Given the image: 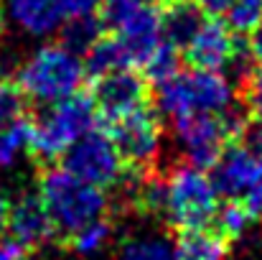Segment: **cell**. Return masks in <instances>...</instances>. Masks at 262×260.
I'll return each instance as SVG.
<instances>
[{
  "mask_svg": "<svg viewBox=\"0 0 262 260\" xmlns=\"http://www.w3.org/2000/svg\"><path fill=\"white\" fill-rule=\"evenodd\" d=\"M211 181L219 196L242 202L257 214L262 204V156L250 151L245 143L237 138L227 143L211 166Z\"/></svg>",
  "mask_w": 262,
  "mask_h": 260,
  "instance_id": "ba28073f",
  "label": "cell"
},
{
  "mask_svg": "<svg viewBox=\"0 0 262 260\" xmlns=\"http://www.w3.org/2000/svg\"><path fill=\"white\" fill-rule=\"evenodd\" d=\"M237 87L227 72L191 69L156 85V105L171 123L186 115H229L234 112Z\"/></svg>",
  "mask_w": 262,
  "mask_h": 260,
  "instance_id": "6da1fadb",
  "label": "cell"
},
{
  "mask_svg": "<svg viewBox=\"0 0 262 260\" xmlns=\"http://www.w3.org/2000/svg\"><path fill=\"white\" fill-rule=\"evenodd\" d=\"M125 158L120 156L110 133L89 130L64 153V169L97 189H112L125 181Z\"/></svg>",
  "mask_w": 262,
  "mask_h": 260,
  "instance_id": "9c48e42d",
  "label": "cell"
},
{
  "mask_svg": "<svg viewBox=\"0 0 262 260\" xmlns=\"http://www.w3.org/2000/svg\"><path fill=\"white\" fill-rule=\"evenodd\" d=\"M252 219H255V209H250L242 202L227 199L224 204H219V212L214 217V225H216V232L222 237L242 240V237H247V232L252 227Z\"/></svg>",
  "mask_w": 262,
  "mask_h": 260,
  "instance_id": "44dd1931",
  "label": "cell"
},
{
  "mask_svg": "<svg viewBox=\"0 0 262 260\" xmlns=\"http://www.w3.org/2000/svg\"><path fill=\"white\" fill-rule=\"evenodd\" d=\"M242 120L229 115H186L173 120V138L186 164L211 169L229 141L237 138Z\"/></svg>",
  "mask_w": 262,
  "mask_h": 260,
  "instance_id": "52a82bcc",
  "label": "cell"
},
{
  "mask_svg": "<svg viewBox=\"0 0 262 260\" xmlns=\"http://www.w3.org/2000/svg\"><path fill=\"white\" fill-rule=\"evenodd\" d=\"M8 232L23 250H38L49 245L56 235V225L41 202L38 191H23L10 202L8 212Z\"/></svg>",
  "mask_w": 262,
  "mask_h": 260,
  "instance_id": "7c38bea8",
  "label": "cell"
},
{
  "mask_svg": "<svg viewBox=\"0 0 262 260\" xmlns=\"http://www.w3.org/2000/svg\"><path fill=\"white\" fill-rule=\"evenodd\" d=\"M112 225L107 222V217H99L94 222L84 225L82 230H77L74 235H69V243H72V250L77 253V258H97L102 255L110 245H112Z\"/></svg>",
  "mask_w": 262,
  "mask_h": 260,
  "instance_id": "ffe728a7",
  "label": "cell"
},
{
  "mask_svg": "<svg viewBox=\"0 0 262 260\" xmlns=\"http://www.w3.org/2000/svg\"><path fill=\"white\" fill-rule=\"evenodd\" d=\"M107 133L127 166H150L163 151L161 117L145 105L117 120H110Z\"/></svg>",
  "mask_w": 262,
  "mask_h": 260,
  "instance_id": "30bf717a",
  "label": "cell"
},
{
  "mask_svg": "<svg viewBox=\"0 0 262 260\" xmlns=\"http://www.w3.org/2000/svg\"><path fill=\"white\" fill-rule=\"evenodd\" d=\"M72 260H87V258H72Z\"/></svg>",
  "mask_w": 262,
  "mask_h": 260,
  "instance_id": "d6a6232c",
  "label": "cell"
},
{
  "mask_svg": "<svg viewBox=\"0 0 262 260\" xmlns=\"http://www.w3.org/2000/svg\"><path fill=\"white\" fill-rule=\"evenodd\" d=\"M38 196L46 204L56 232L74 235L84 225L104 217L107 212V196L102 189L92 186L87 181L77 178L64 166L49 169L38 181Z\"/></svg>",
  "mask_w": 262,
  "mask_h": 260,
  "instance_id": "5b68a950",
  "label": "cell"
},
{
  "mask_svg": "<svg viewBox=\"0 0 262 260\" xmlns=\"http://www.w3.org/2000/svg\"><path fill=\"white\" fill-rule=\"evenodd\" d=\"M245 102H247L252 117L262 120V67L247 72V77H245Z\"/></svg>",
  "mask_w": 262,
  "mask_h": 260,
  "instance_id": "484cf974",
  "label": "cell"
},
{
  "mask_svg": "<svg viewBox=\"0 0 262 260\" xmlns=\"http://www.w3.org/2000/svg\"><path fill=\"white\" fill-rule=\"evenodd\" d=\"M257 214H260V219H262V204H260V209H257Z\"/></svg>",
  "mask_w": 262,
  "mask_h": 260,
  "instance_id": "1f68e13d",
  "label": "cell"
},
{
  "mask_svg": "<svg viewBox=\"0 0 262 260\" xmlns=\"http://www.w3.org/2000/svg\"><path fill=\"white\" fill-rule=\"evenodd\" d=\"M219 212V191L211 173L193 164H178L163 176L161 217L181 232L206 230Z\"/></svg>",
  "mask_w": 262,
  "mask_h": 260,
  "instance_id": "3957f363",
  "label": "cell"
},
{
  "mask_svg": "<svg viewBox=\"0 0 262 260\" xmlns=\"http://www.w3.org/2000/svg\"><path fill=\"white\" fill-rule=\"evenodd\" d=\"M97 105L92 97L72 94L54 105H46L43 112L31 123V156L41 161L64 158V153L94 130L97 125Z\"/></svg>",
  "mask_w": 262,
  "mask_h": 260,
  "instance_id": "277c9868",
  "label": "cell"
},
{
  "mask_svg": "<svg viewBox=\"0 0 262 260\" xmlns=\"http://www.w3.org/2000/svg\"><path fill=\"white\" fill-rule=\"evenodd\" d=\"M143 72H145V77L153 79L156 85H161L163 79L173 77L176 72H178V49L171 46L168 41H163V44L150 54V59L143 64Z\"/></svg>",
  "mask_w": 262,
  "mask_h": 260,
  "instance_id": "cb8c5ba5",
  "label": "cell"
},
{
  "mask_svg": "<svg viewBox=\"0 0 262 260\" xmlns=\"http://www.w3.org/2000/svg\"><path fill=\"white\" fill-rule=\"evenodd\" d=\"M31 156V123L15 120L0 130V171H15Z\"/></svg>",
  "mask_w": 262,
  "mask_h": 260,
  "instance_id": "d6986e66",
  "label": "cell"
},
{
  "mask_svg": "<svg viewBox=\"0 0 262 260\" xmlns=\"http://www.w3.org/2000/svg\"><path fill=\"white\" fill-rule=\"evenodd\" d=\"M237 141L245 143L250 151H255L257 156H262V120L252 117L250 123H242L239 133H237Z\"/></svg>",
  "mask_w": 262,
  "mask_h": 260,
  "instance_id": "4316f807",
  "label": "cell"
},
{
  "mask_svg": "<svg viewBox=\"0 0 262 260\" xmlns=\"http://www.w3.org/2000/svg\"><path fill=\"white\" fill-rule=\"evenodd\" d=\"M247 51V49H245ZM242 46L234 38V31L216 15H206L196 33L183 46V56L193 69H214V72H237L242 59Z\"/></svg>",
  "mask_w": 262,
  "mask_h": 260,
  "instance_id": "8fae6325",
  "label": "cell"
},
{
  "mask_svg": "<svg viewBox=\"0 0 262 260\" xmlns=\"http://www.w3.org/2000/svg\"><path fill=\"white\" fill-rule=\"evenodd\" d=\"M5 21L31 38H49L67 23L64 0H0Z\"/></svg>",
  "mask_w": 262,
  "mask_h": 260,
  "instance_id": "5bb4252c",
  "label": "cell"
},
{
  "mask_svg": "<svg viewBox=\"0 0 262 260\" xmlns=\"http://www.w3.org/2000/svg\"><path fill=\"white\" fill-rule=\"evenodd\" d=\"M222 21L237 31V33H250L262 23V0H234Z\"/></svg>",
  "mask_w": 262,
  "mask_h": 260,
  "instance_id": "603a6c76",
  "label": "cell"
},
{
  "mask_svg": "<svg viewBox=\"0 0 262 260\" xmlns=\"http://www.w3.org/2000/svg\"><path fill=\"white\" fill-rule=\"evenodd\" d=\"M8 212H10V199H8L5 191L0 189V235L8 230Z\"/></svg>",
  "mask_w": 262,
  "mask_h": 260,
  "instance_id": "4dcf8cb0",
  "label": "cell"
},
{
  "mask_svg": "<svg viewBox=\"0 0 262 260\" xmlns=\"http://www.w3.org/2000/svg\"><path fill=\"white\" fill-rule=\"evenodd\" d=\"M227 240L219 232L191 230L173 243V260H227Z\"/></svg>",
  "mask_w": 262,
  "mask_h": 260,
  "instance_id": "2e32d148",
  "label": "cell"
},
{
  "mask_svg": "<svg viewBox=\"0 0 262 260\" xmlns=\"http://www.w3.org/2000/svg\"><path fill=\"white\" fill-rule=\"evenodd\" d=\"M145 94H148L145 79L130 67V69H117V72H110V74L94 79L92 99H94L99 115H104L107 120H117V117L143 107Z\"/></svg>",
  "mask_w": 262,
  "mask_h": 260,
  "instance_id": "4fadbf2b",
  "label": "cell"
},
{
  "mask_svg": "<svg viewBox=\"0 0 262 260\" xmlns=\"http://www.w3.org/2000/svg\"><path fill=\"white\" fill-rule=\"evenodd\" d=\"M115 260H173V243L161 232H133L117 245Z\"/></svg>",
  "mask_w": 262,
  "mask_h": 260,
  "instance_id": "e0dca14e",
  "label": "cell"
},
{
  "mask_svg": "<svg viewBox=\"0 0 262 260\" xmlns=\"http://www.w3.org/2000/svg\"><path fill=\"white\" fill-rule=\"evenodd\" d=\"M0 260H23V248L15 240H0Z\"/></svg>",
  "mask_w": 262,
  "mask_h": 260,
  "instance_id": "f1b7e54d",
  "label": "cell"
},
{
  "mask_svg": "<svg viewBox=\"0 0 262 260\" xmlns=\"http://www.w3.org/2000/svg\"><path fill=\"white\" fill-rule=\"evenodd\" d=\"M84 67H87V77L99 79V77H104L110 72L130 69L133 64H130L125 49L120 46V41L115 36H110V38H99L84 54Z\"/></svg>",
  "mask_w": 262,
  "mask_h": 260,
  "instance_id": "ac0fdd59",
  "label": "cell"
},
{
  "mask_svg": "<svg viewBox=\"0 0 262 260\" xmlns=\"http://www.w3.org/2000/svg\"><path fill=\"white\" fill-rule=\"evenodd\" d=\"M23 112V94L18 85L0 79V130L15 123Z\"/></svg>",
  "mask_w": 262,
  "mask_h": 260,
  "instance_id": "d4e9b609",
  "label": "cell"
},
{
  "mask_svg": "<svg viewBox=\"0 0 262 260\" xmlns=\"http://www.w3.org/2000/svg\"><path fill=\"white\" fill-rule=\"evenodd\" d=\"M206 18V10L196 0H171L166 10H161V26H163V38L183 51L188 38L196 33L201 21Z\"/></svg>",
  "mask_w": 262,
  "mask_h": 260,
  "instance_id": "9a60e30c",
  "label": "cell"
},
{
  "mask_svg": "<svg viewBox=\"0 0 262 260\" xmlns=\"http://www.w3.org/2000/svg\"><path fill=\"white\" fill-rule=\"evenodd\" d=\"M232 3H234V0H201V8H204L209 15H216V18H222Z\"/></svg>",
  "mask_w": 262,
  "mask_h": 260,
  "instance_id": "f546056e",
  "label": "cell"
},
{
  "mask_svg": "<svg viewBox=\"0 0 262 260\" xmlns=\"http://www.w3.org/2000/svg\"><path fill=\"white\" fill-rule=\"evenodd\" d=\"M87 79L84 56L72 51L69 46L43 44L31 51L15 74V85L23 97L33 99L36 105H54L72 94H79Z\"/></svg>",
  "mask_w": 262,
  "mask_h": 260,
  "instance_id": "7a4b0ae2",
  "label": "cell"
},
{
  "mask_svg": "<svg viewBox=\"0 0 262 260\" xmlns=\"http://www.w3.org/2000/svg\"><path fill=\"white\" fill-rule=\"evenodd\" d=\"M59 33H61V44H64V46H69V49L77 51V54H87L89 49L102 38L99 13H97V15H84V18L67 21Z\"/></svg>",
  "mask_w": 262,
  "mask_h": 260,
  "instance_id": "7402d4cb",
  "label": "cell"
},
{
  "mask_svg": "<svg viewBox=\"0 0 262 260\" xmlns=\"http://www.w3.org/2000/svg\"><path fill=\"white\" fill-rule=\"evenodd\" d=\"M247 54H250V59L262 67V23L255 28V31H250V41H247Z\"/></svg>",
  "mask_w": 262,
  "mask_h": 260,
  "instance_id": "83f0119b",
  "label": "cell"
},
{
  "mask_svg": "<svg viewBox=\"0 0 262 260\" xmlns=\"http://www.w3.org/2000/svg\"><path fill=\"white\" fill-rule=\"evenodd\" d=\"M99 21L120 46L133 67H143L150 54L166 41L161 10L153 0H99Z\"/></svg>",
  "mask_w": 262,
  "mask_h": 260,
  "instance_id": "8992f818",
  "label": "cell"
}]
</instances>
